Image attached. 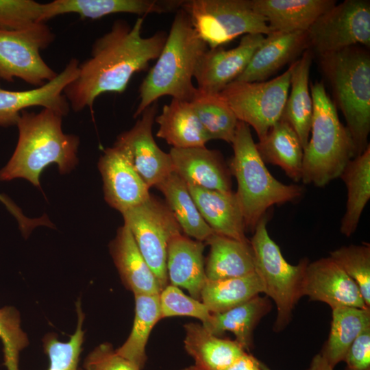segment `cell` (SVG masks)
I'll return each mask as SVG.
<instances>
[{
    "label": "cell",
    "mask_w": 370,
    "mask_h": 370,
    "mask_svg": "<svg viewBox=\"0 0 370 370\" xmlns=\"http://www.w3.org/2000/svg\"><path fill=\"white\" fill-rule=\"evenodd\" d=\"M143 18L131 25L115 21L110 29L93 43L90 57L79 64L77 78L64 90L70 108L92 110L95 99L105 92L122 93L136 73L145 70L158 58L167 34L158 31L143 37Z\"/></svg>",
    "instance_id": "cell-1"
},
{
    "label": "cell",
    "mask_w": 370,
    "mask_h": 370,
    "mask_svg": "<svg viewBox=\"0 0 370 370\" xmlns=\"http://www.w3.org/2000/svg\"><path fill=\"white\" fill-rule=\"evenodd\" d=\"M61 114L43 108L39 112L23 110L16 125L18 138L14 151L0 170V180L26 179L40 187V176L51 164L60 173H69L77 164L79 138L62 131Z\"/></svg>",
    "instance_id": "cell-2"
},
{
    "label": "cell",
    "mask_w": 370,
    "mask_h": 370,
    "mask_svg": "<svg viewBox=\"0 0 370 370\" xmlns=\"http://www.w3.org/2000/svg\"><path fill=\"white\" fill-rule=\"evenodd\" d=\"M175 14L157 61L140 85L134 118L161 97L191 101L196 91L193 79L199 60L208 47L186 13L180 8Z\"/></svg>",
    "instance_id": "cell-3"
},
{
    "label": "cell",
    "mask_w": 370,
    "mask_h": 370,
    "mask_svg": "<svg viewBox=\"0 0 370 370\" xmlns=\"http://www.w3.org/2000/svg\"><path fill=\"white\" fill-rule=\"evenodd\" d=\"M313 102L310 138L304 149L301 180L323 187L340 177L356 157L352 136L340 121L337 108L321 82L310 84Z\"/></svg>",
    "instance_id": "cell-4"
},
{
    "label": "cell",
    "mask_w": 370,
    "mask_h": 370,
    "mask_svg": "<svg viewBox=\"0 0 370 370\" xmlns=\"http://www.w3.org/2000/svg\"><path fill=\"white\" fill-rule=\"evenodd\" d=\"M334 104L347 123L356 156L365 151L370 132V55L360 45L319 56Z\"/></svg>",
    "instance_id": "cell-5"
},
{
    "label": "cell",
    "mask_w": 370,
    "mask_h": 370,
    "mask_svg": "<svg viewBox=\"0 0 370 370\" xmlns=\"http://www.w3.org/2000/svg\"><path fill=\"white\" fill-rule=\"evenodd\" d=\"M232 145L234 156L230 172L238 184L235 194L245 229L254 231L270 207L297 199L302 195L303 188L284 184L270 173L257 150L247 124L238 122Z\"/></svg>",
    "instance_id": "cell-6"
},
{
    "label": "cell",
    "mask_w": 370,
    "mask_h": 370,
    "mask_svg": "<svg viewBox=\"0 0 370 370\" xmlns=\"http://www.w3.org/2000/svg\"><path fill=\"white\" fill-rule=\"evenodd\" d=\"M267 222L264 216L256 225L249 242L255 271L263 284L264 293L274 301L277 308L273 330L280 332L290 323L293 310L303 297V280L309 260L305 258L296 265L289 264L270 237Z\"/></svg>",
    "instance_id": "cell-7"
},
{
    "label": "cell",
    "mask_w": 370,
    "mask_h": 370,
    "mask_svg": "<svg viewBox=\"0 0 370 370\" xmlns=\"http://www.w3.org/2000/svg\"><path fill=\"white\" fill-rule=\"evenodd\" d=\"M181 8L209 49L222 47L240 36L272 32L254 11L251 0H184Z\"/></svg>",
    "instance_id": "cell-8"
},
{
    "label": "cell",
    "mask_w": 370,
    "mask_h": 370,
    "mask_svg": "<svg viewBox=\"0 0 370 370\" xmlns=\"http://www.w3.org/2000/svg\"><path fill=\"white\" fill-rule=\"evenodd\" d=\"M293 63L271 80L234 81L219 92L238 121L251 126L259 139L282 116L288 95Z\"/></svg>",
    "instance_id": "cell-9"
},
{
    "label": "cell",
    "mask_w": 370,
    "mask_h": 370,
    "mask_svg": "<svg viewBox=\"0 0 370 370\" xmlns=\"http://www.w3.org/2000/svg\"><path fill=\"white\" fill-rule=\"evenodd\" d=\"M122 215L162 290L169 284L167 247L173 236L182 233L179 224L166 204L151 195Z\"/></svg>",
    "instance_id": "cell-10"
},
{
    "label": "cell",
    "mask_w": 370,
    "mask_h": 370,
    "mask_svg": "<svg viewBox=\"0 0 370 370\" xmlns=\"http://www.w3.org/2000/svg\"><path fill=\"white\" fill-rule=\"evenodd\" d=\"M54 39L45 23L21 31L0 30V79L13 82L19 78L36 88L53 79L58 73L45 62L40 51Z\"/></svg>",
    "instance_id": "cell-11"
},
{
    "label": "cell",
    "mask_w": 370,
    "mask_h": 370,
    "mask_svg": "<svg viewBox=\"0 0 370 370\" xmlns=\"http://www.w3.org/2000/svg\"><path fill=\"white\" fill-rule=\"evenodd\" d=\"M309 49L319 56L356 45L370 47V1L345 0L322 14L307 30Z\"/></svg>",
    "instance_id": "cell-12"
},
{
    "label": "cell",
    "mask_w": 370,
    "mask_h": 370,
    "mask_svg": "<svg viewBox=\"0 0 370 370\" xmlns=\"http://www.w3.org/2000/svg\"><path fill=\"white\" fill-rule=\"evenodd\" d=\"M158 108L157 101L148 106L135 125L119 135L114 144L149 188L156 187L173 171L169 153L163 151L153 136Z\"/></svg>",
    "instance_id": "cell-13"
},
{
    "label": "cell",
    "mask_w": 370,
    "mask_h": 370,
    "mask_svg": "<svg viewBox=\"0 0 370 370\" xmlns=\"http://www.w3.org/2000/svg\"><path fill=\"white\" fill-rule=\"evenodd\" d=\"M264 35L246 34L238 45L226 50L222 47L208 49L200 58L194 78L201 91L219 93L245 71L253 55L262 45Z\"/></svg>",
    "instance_id": "cell-14"
},
{
    "label": "cell",
    "mask_w": 370,
    "mask_h": 370,
    "mask_svg": "<svg viewBox=\"0 0 370 370\" xmlns=\"http://www.w3.org/2000/svg\"><path fill=\"white\" fill-rule=\"evenodd\" d=\"M79 71V62L71 58L64 69L43 86L27 90H10L0 86V126L16 125L25 109L40 106L66 116L70 105L63 94L64 88L75 80Z\"/></svg>",
    "instance_id": "cell-15"
},
{
    "label": "cell",
    "mask_w": 370,
    "mask_h": 370,
    "mask_svg": "<svg viewBox=\"0 0 370 370\" xmlns=\"http://www.w3.org/2000/svg\"><path fill=\"white\" fill-rule=\"evenodd\" d=\"M302 295L311 301L338 307L369 308L356 282L330 257L308 264L304 276Z\"/></svg>",
    "instance_id": "cell-16"
},
{
    "label": "cell",
    "mask_w": 370,
    "mask_h": 370,
    "mask_svg": "<svg viewBox=\"0 0 370 370\" xmlns=\"http://www.w3.org/2000/svg\"><path fill=\"white\" fill-rule=\"evenodd\" d=\"M98 167L103 183L105 199L121 214L150 197L149 188L124 153L114 145L104 151Z\"/></svg>",
    "instance_id": "cell-17"
},
{
    "label": "cell",
    "mask_w": 370,
    "mask_h": 370,
    "mask_svg": "<svg viewBox=\"0 0 370 370\" xmlns=\"http://www.w3.org/2000/svg\"><path fill=\"white\" fill-rule=\"evenodd\" d=\"M173 171L187 185L232 192L231 172L219 151L206 147L171 148Z\"/></svg>",
    "instance_id": "cell-18"
},
{
    "label": "cell",
    "mask_w": 370,
    "mask_h": 370,
    "mask_svg": "<svg viewBox=\"0 0 370 370\" xmlns=\"http://www.w3.org/2000/svg\"><path fill=\"white\" fill-rule=\"evenodd\" d=\"M182 2L183 0H55L44 3L41 22L71 13L81 18L99 19L118 13L143 15L175 12Z\"/></svg>",
    "instance_id": "cell-19"
},
{
    "label": "cell",
    "mask_w": 370,
    "mask_h": 370,
    "mask_svg": "<svg viewBox=\"0 0 370 370\" xmlns=\"http://www.w3.org/2000/svg\"><path fill=\"white\" fill-rule=\"evenodd\" d=\"M253 55L243 73L235 80L262 82L309 49L308 32L272 31Z\"/></svg>",
    "instance_id": "cell-20"
},
{
    "label": "cell",
    "mask_w": 370,
    "mask_h": 370,
    "mask_svg": "<svg viewBox=\"0 0 370 370\" xmlns=\"http://www.w3.org/2000/svg\"><path fill=\"white\" fill-rule=\"evenodd\" d=\"M187 186L202 218L214 233L249 242L245 236L244 219L235 193Z\"/></svg>",
    "instance_id": "cell-21"
},
{
    "label": "cell",
    "mask_w": 370,
    "mask_h": 370,
    "mask_svg": "<svg viewBox=\"0 0 370 370\" xmlns=\"http://www.w3.org/2000/svg\"><path fill=\"white\" fill-rule=\"evenodd\" d=\"M110 252L123 285L134 294L159 295L162 288L125 223L110 244Z\"/></svg>",
    "instance_id": "cell-22"
},
{
    "label": "cell",
    "mask_w": 370,
    "mask_h": 370,
    "mask_svg": "<svg viewBox=\"0 0 370 370\" xmlns=\"http://www.w3.org/2000/svg\"><path fill=\"white\" fill-rule=\"evenodd\" d=\"M204 244L182 233L169 241L166 253V271L171 285L186 289L190 297L200 300L206 280L204 262Z\"/></svg>",
    "instance_id": "cell-23"
},
{
    "label": "cell",
    "mask_w": 370,
    "mask_h": 370,
    "mask_svg": "<svg viewBox=\"0 0 370 370\" xmlns=\"http://www.w3.org/2000/svg\"><path fill=\"white\" fill-rule=\"evenodd\" d=\"M271 31H307L324 12L336 4L334 0H251Z\"/></svg>",
    "instance_id": "cell-24"
},
{
    "label": "cell",
    "mask_w": 370,
    "mask_h": 370,
    "mask_svg": "<svg viewBox=\"0 0 370 370\" xmlns=\"http://www.w3.org/2000/svg\"><path fill=\"white\" fill-rule=\"evenodd\" d=\"M159 128L156 136L173 148L205 147L210 140L201 125L190 101L173 99L155 118Z\"/></svg>",
    "instance_id": "cell-25"
},
{
    "label": "cell",
    "mask_w": 370,
    "mask_h": 370,
    "mask_svg": "<svg viewBox=\"0 0 370 370\" xmlns=\"http://www.w3.org/2000/svg\"><path fill=\"white\" fill-rule=\"evenodd\" d=\"M312 60V53L307 49L300 58L294 61L290 81L291 92L280 118L293 127L304 149L309 140L313 113L309 84Z\"/></svg>",
    "instance_id": "cell-26"
},
{
    "label": "cell",
    "mask_w": 370,
    "mask_h": 370,
    "mask_svg": "<svg viewBox=\"0 0 370 370\" xmlns=\"http://www.w3.org/2000/svg\"><path fill=\"white\" fill-rule=\"evenodd\" d=\"M184 329V348L199 370H224L246 352L236 341L214 336L199 323Z\"/></svg>",
    "instance_id": "cell-27"
},
{
    "label": "cell",
    "mask_w": 370,
    "mask_h": 370,
    "mask_svg": "<svg viewBox=\"0 0 370 370\" xmlns=\"http://www.w3.org/2000/svg\"><path fill=\"white\" fill-rule=\"evenodd\" d=\"M206 242L210 246L205 266L208 280H225L255 271L250 242H241L216 233Z\"/></svg>",
    "instance_id": "cell-28"
},
{
    "label": "cell",
    "mask_w": 370,
    "mask_h": 370,
    "mask_svg": "<svg viewBox=\"0 0 370 370\" xmlns=\"http://www.w3.org/2000/svg\"><path fill=\"white\" fill-rule=\"evenodd\" d=\"M256 146L264 163L280 166L295 182L301 180L304 148L287 122L280 119Z\"/></svg>",
    "instance_id": "cell-29"
},
{
    "label": "cell",
    "mask_w": 370,
    "mask_h": 370,
    "mask_svg": "<svg viewBox=\"0 0 370 370\" xmlns=\"http://www.w3.org/2000/svg\"><path fill=\"white\" fill-rule=\"evenodd\" d=\"M271 308L267 296L257 295L248 301L220 313H212L211 321L206 329L219 336L229 331L247 352L253 345L254 330Z\"/></svg>",
    "instance_id": "cell-30"
},
{
    "label": "cell",
    "mask_w": 370,
    "mask_h": 370,
    "mask_svg": "<svg viewBox=\"0 0 370 370\" xmlns=\"http://www.w3.org/2000/svg\"><path fill=\"white\" fill-rule=\"evenodd\" d=\"M340 177L347 190L346 208L340 231L343 235L350 236L356 230L370 198V146L348 162Z\"/></svg>",
    "instance_id": "cell-31"
},
{
    "label": "cell",
    "mask_w": 370,
    "mask_h": 370,
    "mask_svg": "<svg viewBox=\"0 0 370 370\" xmlns=\"http://www.w3.org/2000/svg\"><path fill=\"white\" fill-rule=\"evenodd\" d=\"M164 195L182 231L199 241H206L214 232L202 218L186 182L172 172L156 186Z\"/></svg>",
    "instance_id": "cell-32"
},
{
    "label": "cell",
    "mask_w": 370,
    "mask_h": 370,
    "mask_svg": "<svg viewBox=\"0 0 370 370\" xmlns=\"http://www.w3.org/2000/svg\"><path fill=\"white\" fill-rule=\"evenodd\" d=\"M332 310L330 331L321 354L334 369L344 361L354 340L370 327V308L338 307Z\"/></svg>",
    "instance_id": "cell-33"
},
{
    "label": "cell",
    "mask_w": 370,
    "mask_h": 370,
    "mask_svg": "<svg viewBox=\"0 0 370 370\" xmlns=\"http://www.w3.org/2000/svg\"><path fill=\"white\" fill-rule=\"evenodd\" d=\"M264 293L263 284L256 271L219 280L206 279L201 301L212 313H220L243 304Z\"/></svg>",
    "instance_id": "cell-34"
},
{
    "label": "cell",
    "mask_w": 370,
    "mask_h": 370,
    "mask_svg": "<svg viewBox=\"0 0 370 370\" xmlns=\"http://www.w3.org/2000/svg\"><path fill=\"white\" fill-rule=\"evenodd\" d=\"M135 314L131 332L116 352L140 370L147 360L145 347L151 331L161 319L159 295L134 294Z\"/></svg>",
    "instance_id": "cell-35"
},
{
    "label": "cell",
    "mask_w": 370,
    "mask_h": 370,
    "mask_svg": "<svg viewBox=\"0 0 370 370\" xmlns=\"http://www.w3.org/2000/svg\"><path fill=\"white\" fill-rule=\"evenodd\" d=\"M190 102L210 139L232 144L238 121L220 94L197 88Z\"/></svg>",
    "instance_id": "cell-36"
},
{
    "label": "cell",
    "mask_w": 370,
    "mask_h": 370,
    "mask_svg": "<svg viewBox=\"0 0 370 370\" xmlns=\"http://www.w3.org/2000/svg\"><path fill=\"white\" fill-rule=\"evenodd\" d=\"M77 323L75 332L67 342L58 340V335L48 333L42 338L43 349L49 359L47 370H84L79 366L85 332L82 329L85 319L81 301L76 304Z\"/></svg>",
    "instance_id": "cell-37"
},
{
    "label": "cell",
    "mask_w": 370,
    "mask_h": 370,
    "mask_svg": "<svg viewBox=\"0 0 370 370\" xmlns=\"http://www.w3.org/2000/svg\"><path fill=\"white\" fill-rule=\"evenodd\" d=\"M330 255L356 282L366 306L370 308V245L343 246Z\"/></svg>",
    "instance_id": "cell-38"
},
{
    "label": "cell",
    "mask_w": 370,
    "mask_h": 370,
    "mask_svg": "<svg viewBox=\"0 0 370 370\" xmlns=\"http://www.w3.org/2000/svg\"><path fill=\"white\" fill-rule=\"evenodd\" d=\"M21 323L16 308L8 306L0 308V339L3 344V364L7 370H20V354L29 345Z\"/></svg>",
    "instance_id": "cell-39"
},
{
    "label": "cell",
    "mask_w": 370,
    "mask_h": 370,
    "mask_svg": "<svg viewBox=\"0 0 370 370\" xmlns=\"http://www.w3.org/2000/svg\"><path fill=\"white\" fill-rule=\"evenodd\" d=\"M161 319L175 316H188L198 319L202 325L208 327L212 313L200 300L184 294L171 284L164 287L159 294Z\"/></svg>",
    "instance_id": "cell-40"
},
{
    "label": "cell",
    "mask_w": 370,
    "mask_h": 370,
    "mask_svg": "<svg viewBox=\"0 0 370 370\" xmlns=\"http://www.w3.org/2000/svg\"><path fill=\"white\" fill-rule=\"evenodd\" d=\"M44 3L33 0H0V30L16 32L42 23Z\"/></svg>",
    "instance_id": "cell-41"
},
{
    "label": "cell",
    "mask_w": 370,
    "mask_h": 370,
    "mask_svg": "<svg viewBox=\"0 0 370 370\" xmlns=\"http://www.w3.org/2000/svg\"><path fill=\"white\" fill-rule=\"evenodd\" d=\"M84 370H140L131 361L120 356L112 344L103 343L86 357Z\"/></svg>",
    "instance_id": "cell-42"
},
{
    "label": "cell",
    "mask_w": 370,
    "mask_h": 370,
    "mask_svg": "<svg viewBox=\"0 0 370 370\" xmlns=\"http://www.w3.org/2000/svg\"><path fill=\"white\" fill-rule=\"evenodd\" d=\"M345 370H370V327L365 329L349 348Z\"/></svg>",
    "instance_id": "cell-43"
},
{
    "label": "cell",
    "mask_w": 370,
    "mask_h": 370,
    "mask_svg": "<svg viewBox=\"0 0 370 370\" xmlns=\"http://www.w3.org/2000/svg\"><path fill=\"white\" fill-rule=\"evenodd\" d=\"M0 201L16 219L19 228L24 236L27 237L31 231L38 225L52 227L48 218L43 215L41 218L29 219L25 216L21 209L7 196L0 194Z\"/></svg>",
    "instance_id": "cell-44"
},
{
    "label": "cell",
    "mask_w": 370,
    "mask_h": 370,
    "mask_svg": "<svg viewBox=\"0 0 370 370\" xmlns=\"http://www.w3.org/2000/svg\"><path fill=\"white\" fill-rule=\"evenodd\" d=\"M224 370H262L260 361L247 352Z\"/></svg>",
    "instance_id": "cell-45"
},
{
    "label": "cell",
    "mask_w": 370,
    "mask_h": 370,
    "mask_svg": "<svg viewBox=\"0 0 370 370\" xmlns=\"http://www.w3.org/2000/svg\"><path fill=\"white\" fill-rule=\"evenodd\" d=\"M308 370H334V369L321 354H318L313 357Z\"/></svg>",
    "instance_id": "cell-46"
},
{
    "label": "cell",
    "mask_w": 370,
    "mask_h": 370,
    "mask_svg": "<svg viewBox=\"0 0 370 370\" xmlns=\"http://www.w3.org/2000/svg\"><path fill=\"white\" fill-rule=\"evenodd\" d=\"M260 367L262 370H271L264 363L260 361Z\"/></svg>",
    "instance_id": "cell-47"
},
{
    "label": "cell",
    "mask_w": 370,
    "mask_h": 370,
    "mask_svg": "<svg viewBox=\"0 0 370 370\" xmlns=\"http://www.w3.org/2000/svg\"><path fill=\"white\" fill-rule=\"evenodd\" d=\"M181 370H199V369L196 366L193 365V366H190L188 367L182 369Z\"/></svg>",
    "instance_id": "cell-48"
}]
</instances>
